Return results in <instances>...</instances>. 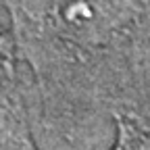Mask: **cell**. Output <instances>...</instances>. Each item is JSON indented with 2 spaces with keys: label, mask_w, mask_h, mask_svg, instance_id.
<instances>
[{
  "label": "cell",
  "mask_w": 150,
  "mask_h": 150,
  "mask_svg": "<svg viewBox=\"0 0 150 150\" xmlns=\"http://www.w3.org/2000/svg\"><path fill=\"white\" fill-rule=\"evenodd\" d=\"M115 150H150V129L134 123H121Z\"/></svg>",
  "instance_id": "obj_1"
},
{
  "label": "cell",
  "mask_w": 150,
  "mask_h": 150,
  "mask_svg": "<svg viewBox=\"0 0 150 150\" xmlns=\"http://www.w3.org/2000/svg\"><path fill=\"white\" fill-rule=\"evenodd\" d=\"M6 73H8V52H6V44L0 38V86L4 83Z\"/></svg>",
  "instance_id": "obj_2"
}]
</instances>
